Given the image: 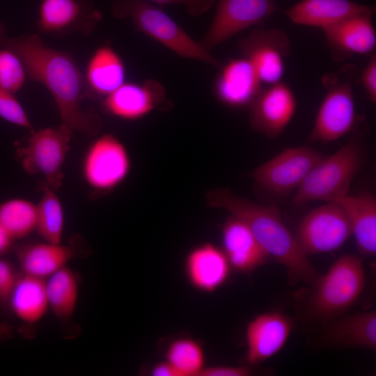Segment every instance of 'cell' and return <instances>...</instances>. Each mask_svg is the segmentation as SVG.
I'll return each mask as SVG.
<instances>
[{"label": "cell", "instance_id": "21", "mask_svg": "<svg viewBox=\"0 0 376 376\" xmlns=\"http://www.w3.org/2000/svg\"><path fill=\"white\" fill-rule=\"evenodd\" d=\"M375 7L350 0H301L285 10L295 24L322 30L350 17L374 13Z\"/></svg>", "mask_w": 376, "mask_h": 376}, {"label": "cell", "instance_id": "25", "mask_svg": "<svg viewBox=\"0 0 376 376\" xmlns=\"http://www.w3.org/2000/svg\"><path fill=\"white\" fill-rule=\"evenodd\" d=\"M329 345L376 349V313L362 312L336 319L323 336Z\"/></svg>", "mask_w": 376, "mask_h": 376}, {"label": "cell", "instance_id": "32", "mask_svg": "<svg viewBox=\"0 0 376 376\" xmlns=\"http://www.w3.org/2000/svg\"><path fill=\"white\" fill-rule=\"evenodd\" d=\"M0 117L17 126L33 131V126L15 94L0 86Z\"/></svg>", "mask_w": 376, "mask_h": 376}, {"label": "cell", "instance_id": "33", "mask_svg": "<svg viewBox=\"0 0 376 376\" xmlns=\"http://www.w3.org/2000/svg\"><path fill=\"white\" fill-rule=\"evenodd\" d=\"M19 274L11 263L0 258V305L8 306V299Z\"/></svg>", "mask_w": 376, "mask_h": 376}, {"label": "cell", "instance_id": "13", "mask_svg": "<svg viewBox=\"0 0 376 376\" xmlns=\"http://www.w3.org/2000/svg\"><path fill=\"white\" fill-rule=\"evenodd\" d=\"M102 18L101 12L90 0H41L36 24L45 34L88 35Z\"/></svg>", "mask_w": 376, "mask_h": 376}, {"label": "cell", "instance_id": "30", "mask_svg": "<svg viewBox=\"0 0 376 376\" xmlns=\"http://www.w3.org/2000/svg\"><path fill=\"white\" fill-rule=\"evenodd\" d=\"M165 357L179 376H200L205 368L203 348L199 342L191 338L172 340L166 349Z\"/></svg>", "mask_w": 376, "mask_h": 376}, {"label": "cell", "instance_id": "39", "mask_svg": "<svg viewBox=\"0 0 376 376\" xmlns=\"http://www.w3.org/2000/svg\"><path fill=\"white\" fill-rule=\"evenodd\" d=\"M15 335V327L6 322H0V343L11 339Z\"/></svg>", "mask_w": 376, "mask_h": 376}, {"label": "cell", "instance_id": "36", "mask_svg": "<svg viewBox=\"0 0 376 376\" xmlns=\"http://www.w3.org/2000/svg\"><path fill=\"white\" fill-rule=\"evenodd\" d=\"M251 373L248 366H214L205 367L200 376H247Z\"/></svg>", "mask_w": 376, "mask_h": 376}, {"label": "cell", "instance_id": "17", "mask_svg": "<svg viewBox=\"0 0 376 376\" xmlns=\"http://www.w3.org/2000/svg\"><path fill=\"white\" fill-rule=\"evenodd\" d=\"M183 267L189 285L203 293H212L221 288L232 269L222 248L211 242L193 246L185 257Z\"/></svg>", "mask_w": 376, "mask_h": 376}, {"label": "cell", "instance_id": "11", "mask_svg": "<svg viewBox=\"0 0 376 376\" xmlns=\"http://www.w3.org/2000/svg\"><path fill=\"white\" fill-rule=\"evenodd\" d=\"M277 10L275 0H218L212 21L199 43L210 52L236 33L263 24Z\"/></svg>", "mask_w": 376, "mask_h": 376}, {"label": "cell", "instance_id": "10", "mask_svg": "<svg viewBox=\"0 0 376 376\" xmlns=\"http://www.w3.org/2000/svg\"><path fill=\"white\" fill-rule=\"evenodd\" d=\"M352 235L351 226L343 209L336 202L327 201L301 219L295 237L308 256L335 251Z\"/></svg>", "mask_w": 376, "mask_h": 376}, {"label": "cell", "instance_id": "38", "mask_svg": "<svg viewBox=\"0 0 376 376\" xmlns=\"http://www.w3.org/2000/svg\"><path fill=\"white\" fill-rule=\"evenodd\" d=\"M13 241L14 240L0 224V256L11 248Z\"/></svg>", "mask_w": 376, "mask_h": 376}, {"label": "cell", "instance_id": "16", "mask_svg": "<svg viewBox=\"0 0 376 376\" xmlns=\"http://www.w3.org/2000/svg\"><path fill=\"white\" fill-rule=\"evenodd\" d=\"M293 320L278 311L261 313L249 322L245 331L246 359L258 366L277 354L285 345Z\"/></svg>", "mask_w": 376, "mask_h": 376}, {"label": "cell", "instance_id": "24", "mask_svg": "<svg viewBox=\"0 0 376 376\" xmlns=\"http://www.w3.org/2000/svg\"><path fill=\"white\" fill-rule=\"evenodd\" d=\"M84 78L87 95L103 99L125 83L123 61L111 47H99L87 62Z\"/></svg>", "mask_w": 376, "mask_h": 376}, {"label": "cell", "instance_id": "19", "mask_svg": "<svg viewBox=\"0 0 376 376\" xmlns=\"http://www.w3.org/2000/svg\"><path fill=\"white\" fill-rule=\"evenodd\" d=\"M221 248L235 271L251 273L267 262L269 256L242 220L230 215L221 226Z\"/></svg>", "mask_w": 376, "mask_h": 376}, {"label": "cell", "instance_id": "26", "mask_svg": "<svg viewBox=\"0 0 376 376\" xmlns=\"http://www.w3.org/2000/svg\"><path fill=\"white\" fill-rule=\"evenodd\" d=\"M8 306L23 322L38 323L49 310L45 279L20 272Z\"/></svg>", "mask_w": 376, "mask_h": 376}, {"label": "cell", "instance_id": "7", "mask_svg": "<svg viewBox=\"0 0 376 376\" xmlns=\"http://www.w3.org/2000/svg\"><path fill=\"white\" fill-rule=\"evenodd\" d=\"M31 132L26 144L17 148L22 166L29 174L42 175L44 182L58 191L63 184V166L74 132L62 123Z\"/></svg>", "mask_w": 376, "mask_h": 376}, {"label": "cell", "instance_id": "9", "mask_svg": "<svg viewBox=\"0 0 376 376\" xmlns=\"http://www.w3.org/2000/svg\"><path fill=\"white\" fill-rule=\"evenodd\" d=\"M325 157L306 146L287 148L251 171L249 177L268 194L283 197L297 190Z\"/></svg>", "mask_w": 376, "mask_h": 376}, {"label": "cell", "instance_id": "31", "mask_svg": "<svg viewBox=\"0 0 376 376\" xmlns=\"http://www.w3.org/2000/svg\"><path fill=\"white\" fill-rule=\"evenodd\" d=\"M0 49V86L16 93L27 77L24 65L19 55L10 48Z\"/></svg>", "mask_w": 376, "mask_h": 376}, {"label": "cell", "instance_id": "23", "mask_svg": "<svg viewBox=\"0 0 376 376\" xmlns=\"http://www.w3.org/2000/svg\"><path fill=\"white\" fill-rule=\"evenodd\" d=\"M345 211L359 251L365 256L376 253V198L368 191L357 196L348 194L332 201Z\"/></svg>", "mask_w": 376, "mask_h": 376}, {"label": "cell", "instance_id": "27", "mask_svg": "<svg viewBox=\"0 0 376 376\" xmlns=\"http://www.w3.org/2000/svg\"><path fill=\"white\" fill-rule=\"evenodd\" d=\"M79 281L67 266L45 279L49 309L60 322H69L75 312L79 297Z\"/></svg>", "mask_w": 376, "mask_h": 376}, {"label": "cell", "instance_id": "4", "mask_svg": "<svg viewBox=\"0 0 376 376\" xmlns=\"http://www.w3.org/2000/svg\"><path fill=\"white\" fill-rule=\"evenodd\" d=\"M364 285L361 260L355 255L341 256L313 285V291L308 302V314L320 321L334 320L355 304Z\"/></svg>", "mask_w": 376, "mask_h": 376}, {"label": "cell", "instance_id": "29", "mask_svg": "<svg viewBox=\"0 0 376 376\" xmlns=\"http://www.w3.org/2000/svg\"><path fill=\"white\" fill-rule=\"evenodd\" d=\"M37 207L23 198H13L0 204V224L14 240L24 238L36 231Z\"/></svg>", "mask_w": 376, "mask_h": 376}, {"label": "cell", "instance_id": "1", "mask_svg": "<svg viewBox=\"0 0 376 376\" xmlns=\"http://www.w3.org/2000/svg\"><path fill=\"white\" fill-rule=\"evenodd\" d=\"M0 46L16 52L24 65L27 77L43 85L50 93L62 124L85 136L99 133L102 119L95 109L81 106L87 95L84 75L69 53L49 47L34 33L5 37Z\"/></svg>", "mask_w": 376, "mask_h": 376}, {"label": "cell", "instance_id": "3", "mask_svg": "<svg viewBox=\"0 0 376 376\" xmlns=\"http://www.w3.org/2000/svg\"><path fill=\"white\" fill-rule=\"evenodd\" d=\"M112 15L134 26L182 58L195 59L217 68L221 64L160 8L146 0H112Z\"/></svg>", "mask_w": 376, "mask_h": 376}, {"label": "cell", "instance_id": "6", "mask_svg": "<svg viewBox=\"0 0 376 376\" xmlns=\"http://www.w3.org/2000/svg\"><path fill=\"white\" fill-rule=\"evenodd\" d=\"M340 74L322 77L326 95L318 111L308 137L310 142L328 143L350 133L357 125V113L352 88L351 66Z\"/></svg>", "mask_w": 376, "mask_h": 376}, {"label": "cell", "instance_id": "5", "mask_svg": "<svg viewBox=\"0 0 376 376\" xmlns=\"http://www.w3.org/2000/svg\"><path fill=\"white\" fill-rule=\"evenodd\" d=\"M364 161L362 143L357 138L349 140L309 172L296 190L292 202L296 205L319 201L327 202L347 195Z\"/></svg>", "mask_w": 376, "mask_h": 376}, {"label": "cell", "instance_id": "2", "mask_svg": "<svg viewBox=\"0 0 376 376\" xmlns=\"http://www.w3.org/2000/svg\"><path fill=\"white\" fill-rule=\"evenodd\" d=\"M206 205L223 209L244 221L269 257L285 267L290 281L313 285L320 274L285 224L279 208L238 196L228 188H214L205 194Z\"/></svg>", "mask_w": 376, "mask_h": 376}, {"label": "cell", "instance_id": "14", "mask_svg": "<svg viewBox=\"0 0 376 376\" xmlns=\"http://www.w3.org/2000/svg\"><path fill=\"white\" fill-rule=\"evenodd\" d=\"M248 107L251 128L269 139H275L292 120L297 100L290 88L280 81L263 88Z\"/></svg>", "mask_w": 376, "mask_h": 376}, {"label": "cell", "instance_id": "15", "mask_svg": "<svg viewBox=\"0 0 376 376\" xmlns=\"http://www.w3.org/2000/svg\"><path fill=\"white\" fill-rule=\"evenodd\" d=\"M102 105L107 113L124 120L141 119L156 109L171 108L163 86L150 79L143 84L125 82L103 98Z\"/></svg>", "mask_w": 376, "mask_h": 376}, {"label": "cell", "instance_id": "28", "mask_svg": "<svg viewBox=\"0 0 376 376\" xmlns=\"http://www.w3.org/2000/svg\"><path fill=\"white\" fill-rule=\"evenodd\" d=\"M40 189L42 197L37 207L36 231L44 241L61 243L64 230L65 218L61 201L56 191L45 182Z\"/></svg>", "mask_w": 376, "mask_h": 376}, {"label": "cell", "instance_id": "12", "mask_svg": "<svg viewBox=\"0 0 376 376\" xmlns=\"http://www.w3.org/2000/svg\"><path fill=\"white\" fill-rule=\"evenodd\" d=\"M238 49L251 63L262 83L271 85L281 81L290 49L284 31L258 27L239 41Z\"/></svg>", "mask_w": 376, "mask_h": 376}, {"label": "cell", "instance_id": "20", "mask_svg": "<svg viewBox=\"0 0 376 376\" xmlns=\"http://www.w3.org/2000/svg\"><path fill=\"white\" fill-rule=\"evenodd\" d=\"M220 69L214 84L217 99L230 107H249L263 88L251 63L244 57L230 60Z\"/></svg>", "mask_w": 376, "mask_h": 376}, {"label": "cell", "instance_id": "18", "mask_svg": "<svg viewBox=\"0 0 376 376\" xmlns=\"http://www.w3.org/2000/svg\"><path fill=\"white\" fill-rule=\"evenodd\" d=\"M373 13L356 15L322 29L327 45L336 60L353 55L375 54L376 33Z\"/></svg>", "mask_w": 376, "mask_h": 376}, {"label": "cell", "instance_id": "8", "mask_svg": "<svg viewBox=\"0 0 376 376\" xmlns=\"http://www.w3.org/2000/svg\"><path fill=\"white\" fill-rule=\"evenodd\" d=\"M83 178L98 195L109 194L128 177L132 168L130 153L115 135L107 133L93 141L81 164Z\"/></svg>", "mask_w": 376, "mask_h": 376}, {"label": "cell", "instance_id": "35", "mask_svg": "<svg viewBox=\"0 0 376 376\" xmlns=\"http://www.w3.org/2000/svg\"><path fill=\"white\" fill-rule=\"evenodd\" d=\"M360 83L367 94L368 99L376 102V54L370 56V60L363 69Z\"/></svg>", "mask_w": 376, "mask_h": 376}, {"label": "cell", "instance_id": "40", "mask_svg": "<svg viewBox=\"0 0 376 376\" xmlns=\"http://www.w3.org/2000/svg\"><path fill=\"white\" fill-rule=\"evenodd\" d=\"M6 31L5 26L1 20H0V41L2 40L5 36Z\"/></svg>", "mask_w": 376, "mask_h": 376}, {"label": "cell", "instance_id": "37", "mask_svg": "<svg viewBox=\"0 0 376 376\" xmlns=\"http://www.w3.org/2000/svg\"><path fill=\"white\" fill-rule=\"evenodd\" d=\"M150 375L152 376H179L174 368L166 360L155 364L150 369Z\"/></svg>", "mask_w": 376, "mask_h": 376}, {"label": "cell", "instance_id": "22", "mask_svg": "<svg viewBox=\"0 0 376 376\" xmlns=\"http://www.w3.org/2000/svg\"><path fill=\"white\" fill-rule=\"evenodd\" d=\"M77 243L63 244L49 242L28 244L18 248L20 272L46 279L72 260L81 256Z\"/></svg>", "mask_w": 376, "mask_h": 376}, {"label": "cell", "instance_id": "34", "mask_svg": "<svg viewBox=\"0 0 376 376\" xmlns=\"http://www.w3.org/2000/svg\"><path fill=\"white\" fill-rule=\"evenodd\" d=\"M159 6L181 5L186 13L192 17L199 16L208 11L217 0H148Z\"/></svg>", "mask_w": 376, "mask_h": 376}]
</instances>
